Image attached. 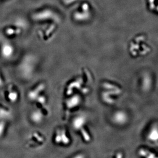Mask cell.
Masks as SVG:
<instances>
[{"instance_id": "cell-7", "label": "cell", "mask_w": 158, "mask_h": 158, "mask_svg": "<svg viewBox=\"0 0 158 158\" xmlns=\"http://www.w3.org/2000/svg\"><path fill=\"white\" fill-rule=\"evenodd\" d=\"M2 85H3V82H2V79H1V78L0 77V86H2Z\"/></svg>"}, {"instance_id": "cell-1", "label": "cell", "mask_w": 158, "mask_h": 158, "mask_svg": "<svg viewBox=\"0 0 158 158\" xmlns=\"http://www.w3.org/2000/svg\"><path fill=\"white\" fill-rule=\"evenodd\" d=\"M85 121L86 118L84 116H79L73 120V127L76 129H80L84 125Z\"/></svg>"}, {"instance_id": "cell-5", "label": "cell", "mask_w": 158, "mask_h": 158, "mask_svg": "<svg viewBox=\"0 0 158 158\" xmlns=\"http://www.w3.org/2000/svg\"><path fill=\"white\" fill-rule=\"evenodd\" d=\"M4 128H5L4 123L3 122H0V136H1L3 133Z\"/></svg>"}, {"instance_id": "cell-2", "label": "cell", "mask_w": 158, "mask_h": 158, "mask_svg": "<svg viewBox=\"0 0 158 158\" xmlns=\"http://www.w3.org/2000/svg\"><path fill=\"white\" fill-rule=\"evenodd\" d=\"M80 102V99L77 96L74 97L72 98H70L67 102V107L70 108H73L77 106V104H79Z\"/></svg>"}, {"instance_id": "cell-3", "label": "cell", "mask_w": 158, "mask_h": 158, "mask_svg": "<svg viewBox=\"0 0 158 158\" xmlns=\"http://www.w3.org/2000/svg\"><path fill=\"white\" fill-rule=\"evenodd\" d=\"M43 116L42 114L39 111H35L32 113L31 115V119L32 121H34V122L38 123L42 120Z\"/></svg>"}, {"instance_id": "cell-6", "label": "cell", "mask_w": 158, "mask_h": 158, "mask_svg": "<svg viewBox=\"0 0 158 158\" xmlns=\"http://www.w3.org/2000/svg\"><path fill=\"white\" fill-rule=\"evenodd\" d=\"M73 158H84V156L82 155H79L74 156Z\"/></svg>"}, {"instance_id": "cell-4", "label": "cell", "mask_w": 158, "mask_h": 158, "mask_svg": "<svg viewBox=\"0 0 158 158\" xmlns=\"http://www.w3.org/2000/svg\"><path fill=\"white\" fill-rule=\"evenodd\" d=\"M8 98L10 99V100L12 102H15L18 98V95H17L16 92L10 93L8 96Z\"/></svg>"}]
</instances>
